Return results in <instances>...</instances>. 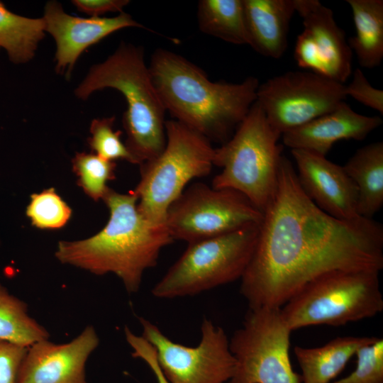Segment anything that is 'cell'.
I'll list each match as a JSON object with an SVG mask.
<instances>
[{
    "label": "cell",
    "mask_w": 383,
    "mask_h": 383,
    "mask_svg": "<svg viewBox=\"0 0 383 383\" xmlns=\"http://www.w3.org/2000/svg\"><path fill=\"white\" fill-rule=\"evenodd\" d=\"M382 268V226L372 218L340 220L324 212L282 155L277 189L240 279L249 308H281L306 284L331 272Z\"/></svg>",
    "instance_id": "1"
},
{
    "label": "cell",
    "mask_w": 383,
    "mask_h": 383,
    "mask_svg": "<svg viewBox=\"0 0 383 383\" xmlns=\"http://www.w3.org/2000/svg\"><path fill=\"white\" fill-rule=\"evenodd\" d=\"M148 67L165 111L210 141L226 142L257 99L256 77L212 82L198 66L166 49H157Z\"/></svg>",
    "instance_id": "2"
},
{
    "label": "cell",
    "mask_w": 383,
    "mask_h": 383,
    "mask_svg": "<svg viewBox=\"0 0 383 383\" xmlns=\"http://www.w3.org/2000/svg\"><path fill=\"white\" fill-rule=\"evenodd\" d=\"M109 211L105 226L80 240L60 241L55 255L62 264L96 275L116 274L129 294L137 292L144 272L156 265L161 250L173 239L165 224H156L138 211L133 190L109 188L103 199Z\"/></svg>",
    "instance_id": "3"
},
{
    "label": "cell",
    "mask_w": 383,
    "mask_h": 383,
    "mask_svg": "<svg viewBox=\"0 0 383 383\" xmlns=\"http://www.w3.org/2000/svg\"><path fill=\"white\" fill-rule=\"evenodd\" d=\"M106 88L118 90L126 101L123 115L125 144L138 165L157 157L166 145V111L143 48L122 42L106 60L90 68L74 94L85 100L94 91Z\"/></svg>",
    "instance_id": "4"
},
{
    "label": "cell",
    "mask_w": 383,
    "mask_h": 383,
    "mask_svg": "<svg viewBox=\"0 0 383 383\" xmlns=\"http://www.w3.org/2000/svg\"><path fill=\"white\" fill-rule=\"evenodd\" d=\"M280 137L255 101L232 136L214 149L213 166L222 170L211 187L241 193L263 214L277 189Z\"/></svg>",
    "instance_id": "5"
},
{
    "label": "cell",
    "mask_w": 383,
    "mask_h": 383,
    "mask_svg": "<svg viewBox=\"0 0 383 383\" xmlns=\"http://www.w3.org/2000/svg\"><path fill=\"white\" fill-rule=\"evenodd\" d=\"M166 145L155 158L140 165V178L133 190L140 213L165 224L170 206L189 182L210 174L214 148L203 135L176 120L165 121Z\"/></svg>",
    "instance_id": "6"
},
{
    "label": "cell",
    "mask_w": 383,
    "mask_h": 383,
    "mask_svg": "<svg viewBox=\"0 0 383 383\" xmlns=\"http://www.w3.org/2000/svg\"><path fill=\"white\" fill-rule=\"evenodd\" d=\"M338 270L310 282L281 307L293 331L310 326H338L373 317L383 310L379 274Z\"/></svg>",
    "instance_id": "7"
},
{
    "label": "cell",
    "mask_w": 383,
    "mask_h": 383,
    "mask_svg": "<svg viewBox=\"0 0 383 383\" xmlns=\"http://www.w3.org/2000/svg\"><path fill=\"white\" fill-rule=\"evenodd\" d=\"M260 224L193 243L154 286L162 299L192 296L243 276L252 257Z\"/></svg>",
    "instance_id": "8"
},
{
    "label": "cell",
    "mask_w": 383,
    "mask_h": 383,
    "mask_svg": "<svg viewBox=\"0 0 383 383\" xmlns=\"http://www.w3.org/2000/svg\"><path fill=\"white\" fill-rule=\"evenodd\" d=\"M291 333L281 308H249L229 340L235 365L228 383H301L290 361Z\"/></svg>",
    "instance_id": "9"
},
{
    "label": "cell",
    "mask_w": 383,
    "mask_h": 383,
    "mask_svg": "<svg viewBox=\"0 0 383 383\" xmlns=\"http://www.w3.org/2000/svg\"><path fill=\"white\" fill-rule=\"evenodd\" d=\"M262 218L241 193L195 183L170 206L165 225L173 240L190 243L260 224Z\"/></svg>",
    "instance_id": "10"
},
{
    "label": "cell",
    "mask_w": 383,
    "mask_h": 383,
    "mask_svg": "<svg viewBox=\"0 0 383 383\" xmlns=\"http://www.w3.org/2000/svg\"><path fill=\"white\" fill-rule=\"evenodd\" d=\"M345 84L309 70L289 71L259 84L257 102L281 136L325 114L346 98Z\"/></svg>",
    "instance_id": "11"
},
{
    "label": "cell",
    "mask_w": 383,
    "mask_h": 383,
    "mask_svg": "<svg viewBox=\"0 0 383 383\" xmlns=\"http://www.w3.org/2000/svg\"><path fill=\"white\" fill-rule=\"evenodd\" d=\"M142 336L155 348L158 364L171 383H226L232 377L235 360L223 328L204 318L196 347L176 343L155 324L139 318Z\"/></svg>",
    "instance_id": "12"
},
{
    "label": "cell",
    "mask_w": 383,
    "mask_h": 383,
    "mask_svg": "<svg viewBox=\"0 0 383 383\" xmlns=\"http://www.w3.org/2000/svg\"><path fill=\"white\" fill-rule=\"evenodd\" d=\"M302 19L294 56L298 65L344 84L352 73L353 52L333 13L318 0H294Z\"/></svg>",
    "instance_id": "13"
},
{
    "label": "cell",
    "mask_w": 383,
    "mask_h": 383,
    "mask_svg": "<svg viewBox=\"0 0 383 383\" xmlns=\"http://www.w3.org/2000/svg\"><path fill=\"white\" fill-rule=\"evenodd\" d=\"M42 18L45 32L56 43L55 70L66 77H70L79 57L89 47L121 29L145 28L124 12L113 17L74 16L65 12L56 1L46 3Z\"/></svg>",
    "instance_id": "14"
},
{
    "label": "cell",
    "mask_w": 383,
    "mask_h": 383,
    "mask_svg": "<svg viewBox=\"0 0 383 383\" xmlns=\"http://www.w3.org/2000/svg\"><path fill=\"white\" fill-rule=\"evenodd\" d=\"M99 343L91 326L66 343L38 341L28 348L18 383H87L85 365Z\"/></svg>",
    "instance_id": "15"
},
{
    "label": "cell",
    "mask_w": 383,
    "mask_h": 383,
    "mask_svg": "<svg viewBox=\"0 0 383 383\" xmlns=\"http://www.w3.org/2000/svg\"><path fill=\"white\" fill-rule=\"evenodd\" d=\"M291 152L299 184L318 208L340 220L360 216L357 186L343 166L307 150L292 149Z\"/></svg>",
    "instance_id": "16"
},
{
    "label": "cell",
    "mask_w": 383,
    "mask_h": 383,
    "mask_svg": "<svg viewBox=\"0 0 383 383\" xmlns=\"http://www.w3.org/2000/svg\"><path fill=\"white\" fill-rule=\"evenodd\" d=\"M382 123L377 116L355 112L345 101L309 122L282 135L284 145L325 156L341 140H364Z\"/></svg>",
    "instance_id": "17"
},
{
    "label": "cell",
    "mask_w": 383,
    "mask_h": 383,
    "mask_svg": "<svg viewBox=\"0 0 383 383\" xmlns=\"http://www.w3.org/2000/svg\"><path fill=\"white\" fill-rule=\"evenodd\" d=\"M248 45L260 55L279 59L288 44L294 0H243Z\"/></svg>",
    "instance_id": "18"
},
{
    "label": "cell",
    "mask_w": 383,
    "mask_h": 383,
    "mask_svg": "<svg viewBox=\"0 0 383 383\" xmlns=\"http://www.w3.org/2000/svg\"><path fill=\"white\" fill-rule=\"evenodd\" d=\"M376 337H338L317 348L294 349L301 369V383H331L362 345Z\"/></svg>",
    "instance_id": "19"
},
{
    "label": "cell",
    "mask_w": 383,
    "mask_h": 383,
    "mask_svg": "<svg viewBox=\"0 0 383 383\" xmlns=\"http://www.w3.org/2000/svg\"><path fill=\"white\" fill-rule=\"evenodd\" d=\"M343 167L357 188V214L372 218L383 204V143L358 149Z\"/></svg>",
    "instance_id": "20"
},
{
    "label": "cell",
    "mask_w": 383,
    "mask_h": 383,
    "mask_svg": "<svg viewBox=\"0 0 383 383\" xmlns=\"http://www.w3.org/2000/svg\"><path fill=\"white\" fill-rule=\"evenodd\" d=\"M355 28V35L348 45L360 66L374 68L383 58V1L346 0Z\"/></svg>",
    "instance_id": "21"
},
{
    "label": "cell",
    "mask_w": 383,
    "mask_h": 383,
    "mask_svg": "<svg viewBox=\"0 0 383 383\" xmlns=\"http://www.w3.org/2000/svg\"><path fill=\"white\" fill-rule=\"evenodd\" d=\"M197 21L204 33L236 45H248L243 0H200Z\"/></svg>",
    "instance_id": "22"
},
{
    "label": "cell",
    "mask_w": 383,
    "mask_h": 383,
    "mask_svg": "<svg viewBox=\"0 0 383 383\" xmlns=\"http://www.w3.org/2000/svg\"><path fill=\"white\" fill-rule=\"evenodd\" d=\"M45 32L43 18L18 15L0 1V48L6 50L13 63L24 64L31 60Z\"/></svg>",
    "instance_id": "23"
},
{
    "label": "cell",
    "mask_w": 383,
    "mask_h": 383,
    "mask_svg": "<svg viewBox=\"0 0 383 383\" xmlns=\"http://www.w3.org/2000/svg\"><path fill=\"white\" fill-rule=\"evenodd\" d=\"M49 336L48 331L28 314L27 304L0 283V340L29 348Z\"/></svg>",
    "instance_id": "24"
},
{
    "label": "cell",
    "mask_w": 383,
    "mask_h": 383,
    "mask_svg": "<svg viewBox=\"0 0 383 383\" xmlns=\"http://www.w3.org/2000/svg\"><path fill=\"white\" fill-rule=\"evenodd\" d=\"M77 184L93 200L103 199L109 189L107 183L116 178V164L95 153L76 152L72 160Z\"/></svg>",
    "instance_id": "25"
},
{
    "label": "cell",
    "mask_w": 383,
    "mask_h": 383,
    "mask_svg": "<svg viewBox=\"0 0 383 383\" xmlns=\"http://www.w3.org/2000/svg\"><path fill=\"white\" fill-rule=\"evenodd\" d=\"M26 213L38 228L57 229L69 221L72 209L54 188H49L30 196Z\"/></svg>",
    "instance_id": "26"
},
{
    "label": "cell",
    "mask_w": 383,
    "mask_h": 383,
    "mask_svg": "<svg viewBox=\"0 0 383 383\" xmlns=\"http://www.w3.org/2000/svg\"><path fill=\"white\" fill-rule=\"evenodd\" d=\"M114 122V116L95 118L91 121V136L87 139L89 148L104 159L114 162L116 160H124L138 165L121 139V131L113 130Z\"/></svg>",
    "instance_id": "27"
},
{
    "label": "cell",
    "mask_w": 383,
    "mask_h": 383,
    "mask_svg": "<svg viewBox=\"0 0 383 383\" xmlns=\"http://www.w3.org/2000/svg\"><path fill=\"white\" fill-rule=\"evenodd\" d=\"M357 365L347 377L331 383H383V339L376 338L355 353Z\"/></svg>",
    "instance_id": "28"
},
{
    "label": "cell",
    "mask_w": 383,
    "mask_h": 383,
    "mask_svg": "<svg viewBox=\"0 0 383 383\" xmlns=\"http://www.w3.org/2000/svg\"><path fill=\"white\" fill-rule=\"evenodd\" d=\"M346 96L383 114V91L374 88L360 68L355 70L351 82L345 85Z\"/></svg>",
    "instance_id": "29"
},
{
    "label": "cell",
    "mask_w": 383,
    "mask_h": 383,
    "mask_svg": "<svg viewBox=\"0 0 383 383\" xmlns=\"http://www.w3.org/2000/svg\"><path fill=\"white\" fill-rule=\"evenodd\" d=\"M28 348L0 340V383H18Z\"/></svg>",
    "instance_id": "30"
},
{
    "label": "cell",
    "mask_w": 383,
    "mask_h": 383,
    "mask_svg": "<svg viewBox=\"0 0 383 383\" xmlns=\"http://www.w3.org/2000/svg\"><path fill=\"white\" fill-rule=\"evenodd\" d=\"M125 335L128 343L133 349L132 355L143 360L154 372L157 383H171L165 377L157 360L154 347L143 336L134 334L128 327L125 328Z\"/></svg>",
    "instance_id": "31"
},
{
    "label": "cell",
    "mask_w": 383,
    "mask_h": 383,
    "mask_svg": "<svg viewBox=\"0 0 383 383\" xmlns=\"http://www.w3.org/2000/svg\"><path fill=\"white\" fill-rule=\"evenodd\" d=\"M76 9L90 17H101L109 12H123V9L129 3L128 0H73Z\"/></svg>",
    "instance_id": "32"
}]
</instances>
